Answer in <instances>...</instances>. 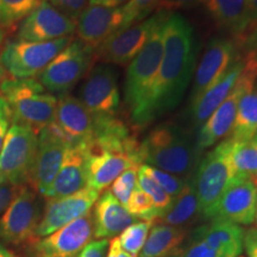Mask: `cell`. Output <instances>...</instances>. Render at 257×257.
<instances>
[{
  "instance_id": "cell-14",
  "label": "cell",
  "mask_w": 257,
  "mask_h": 257,
  "mask_svg": "<svg viewBox=\"0 0 257 257\" xmlns=\"http://www.w3.org/2000/svg\"><path fill=\"white\" fill-rule=\"evenodd\" d=\"M255 82L256 78L243 69L229 95L199 128L197 146L201 153L231 133L240 98L246 91L253 88Z\"/></svg>"
},
{
  "instance_id": "cell-23",
  "label": "cell",
  "mask_w": 257,
  "mask_h": 257,
  "mask_svg": "<svg viewBox=\"0 0 257 257\" xmlns=\"http://www.w3.org/2000/svg\"><path fill=\"white\" fill-rule=\"evenodd\" d=\"M199 3L217 27L232 35L237 46L252 28L245 0H200Z\"/></svg>"
},
{
  "instance_id": "cell-44",
  "label": "cell",
  "mask_w": 257,
  "mask_h": 257,
  "mask_svg": "<svg viewBox=\"0 0 257 257\" xmlns=\"http://www.w3.org/2000/svg\"><path fill=\"white\" fill-rule=\"evenodd\" d=\"M12 125V114L5 99L0 95V138H4Z\"/></svg>"
},
{
  "instance_id": "cell-31",
  "label": "cell",
  "mask_w": 257,
  "mask_h": 257,
  "mask_svg": "<svg viewBox=\"0 0 257 257\" xmlns=\"http://www.w3.org/2000/svg\"><path fill=\"white\" fill-rule=\"evenodd\" d=\"M232 163L236 174L248 176L253 182L257 180V134L245 141L234 143Z\"/></svg>"
},
{
  "instance_id": "cell-7",
  "label": "cell",
  "mask_w": 257,
  "mask_h": 257,
  "mask_svg": "<svg viewBox=\"0 0 257 257\" xmlns=\"http://www.w3.org/2000/svg\"><path fill=\"white\" fill-rule=\"evenodd\" d=\"M94 62L95 50L79 38H73L36 79L50 93L69 94L76 83L89 73Z\"/></svg>"
},
{
  "instance_id": "cell-35",
  "label": "cell",
  "mask_w": 257,
  "mask_h": 257,
  "mask_svg": "<svg viewBox=\"0 0 257 257\" xmlns=\"http://www.w3.org/2000/svg\"><path fill=\"white\" fill-rule=\"evenodd\" d=\"M137 181H138V187L143 189L144 192L152 198V200L157 208V211L160 212V216L165 212L167 208L170 206L173 199L169 197L167 193L156 184L152 178H149L146 173H143L142 170L138 168V175H137ZM159 216V217H160Z\"/></svg>"
},
{
  "instance_id": "cell-57",
  "label": "cell",
  "mask_w": 257,
  "mask_h": 257,
  "mask_svg": "<svg viewBox=\"0 0 257 257\" xmlns=\"http://www.w3.org/2000/svg\"><path fill=\"white\" fill-rule=\"evenodd\" d=\"M239 257H242V256H239Z\"/></svg>"
},
{
  "instance_id": "cell-12",
  "label": "cell",
  "mask_w": 257,
  "mask_h": 257,
  "mask_svg": "<svg viewBox=\"0 0 257 257\" xmlns=\"http://www.w3.org/2000/svg\"><path fill=\"white\" fill-rule=\"evenodd\" d=\"M160 12L140 23L121 28L95 49V61L102 64L125 66L140 53L155 27Z\"/></svg>"
},
{
  "instance_id": "cell-40",
  "label": "cell",
  "mask_w": 257,
  "mask_h": 257,
  "mask_svg": "<svg viewBox=\"0 0 257 257\" xmlns=\"http://www.w3.org/2000/svg\"><path fill=\"white\" fill-rule=\"evenodd\" d=\"M21 188L22 186L11 185L8 182H3L0 185V214L4 213L6 208L16 198V195L18 194V192L21 191Z\"/></svg>"
},
{
  "instance_id": "cell-43",
  "label": "cell",
  "mask_w": 257,
  "mask_h": 257,
  "mask_svg": "<svg viewBox=\"0 0 257 257\" xmlns=\"http://www.w3.org/2000/svg\"><path fill=\"white\" fill-rule=\"evenodd\" d=\"M184 257H217L206 242L194 237V243L189 245V248L186 250Z\"/></svg>"
},
{
  "instance_id": "cell-1",
  "label": "cell",
  "mask_w": 257,
  "mask_h": 257,
  "mask_svg": "<svg viewBox=\"0 0 257 257\" xmlns=\"http://www.w3.org/2000/svg\"><path fill=\"white\" fill-rule=\"evenodd\" d=\"M197 61V43L192 24L170 12L165 28V49L136 127H144L167 112L174 110L184 98Z\"/></svg>"
},
{
  "instance_id": "cell-56",
  "label": "cell",
  "mask_w": 257,
  "mask_h": 257,
  "mask_svg": "<svg viewBox=\"0 0 257 257\" xmlns=\"http://www.w3.org/2000/svg\"><path fill=\"white\" fill-rule=\"evenodd\" d=\"M255 185H256V186H257V180H256V181H255Z\"/></svg>"
},
{
  "instance_id": "cell-21",
  "label": "cell",
  "mask_w": 257,
  "mask_h": 257,
  "mask_svg": "<svg viewBox=\"0 0 257 257\" xmlns=\"http://www.w3.org/2000/svg\"><path fill=\"white\" fill-rule=\"evenodd\" d=\"M124 10L120 8L88 5L76 19L78 38L96 49L111 35L124 28Z\"/></svg>"
},
{
  "instance_id": "cell-47",
  "label": "cell",
  "mask_w": 257,
  "mask_h": 257,
  "mask_svg": "<svg viewBox=\"0 0 257 257\" xmlns=\"http://www.w3.org/2000/svg\"><path fill=\"white\" fill-rule=\"evenodd\" d=\"M128 0H89V5L105 6V8H120L124 6Z\"/></svg>"
},
{
  "instance_id": "cell-29",
  "label": "cell",
  "mask_w": 257,
  "mask_h": 257,
  "mask_svg": "<svg viewBox=\"0 0 257 257\" xmlns=\"http://www.w3.org/2000/svg\"><path fill=\"white\" fill-rule=\"evenodd\" d=\"M230 134L229 138L234 143L245 142L257 134V89L255 86L240 98Z\"/></svg>"
},
{
  "instance_id": "cell-42",
  "label": "cell",
  "mask_w": 257,
  "mask_h": 257,
  "mask_svg": "<svg viewBox=\"0 0 257 257\" xmlns=\"http://www.w3.org/2000/svg\"><path fill=\"white\" fill-rule=\"evenodd\" d=\"M200 0H157L156 12H172L173 10L189 9L199 4Z\"/></svg>"
},
{
  "instance_id": "cell-2",
  "label": "cell",
  "mask_w": 257,
  "mask_h": 257,
  "mask_svg": "<svg viewBox=\"0 0 257 257\" xmlns=\"http://www.w3.org/2000/svg\"><path fill=\"white\" fill-rule=\"evenodd\" d=\"M142 163L189 179L198 168L201 152L192 130L174 123L157 125L141 142Z\"/></svg>"
},
{
  "instance_id": "cell-13",
  "label": "cell",
  "mask_w": 257,
  "mask_h": 257,
  "mask_svg": "<svg viewBox=\"0 0 257 257\" xmlns=\"http://www.w3.org/2000/svg\"><path fill=\"white\" fill-rule=\"evenodd\" d=\"M237 49L238 46L236 42L227 38H214L208 43L195 69L194 83L189 98L191 105L229 72L231 66L239 59Z\"/></svg>"
},
{
  "instance_id": "cell-50",
  "label": "cell",
  "mask_w": 257,
  "mask_h": 257,
  "mask_svg": "<svg viewBox=\"0 0 257 257\" xmlns=\"http://www.w3.org/2000/svg\"><path fill=\"white\" fill-rule=\"evenodd\" d=\"M6 36H8V34H6V32L3 30V28L0 27V46H3V44H4Z\"/></svg>"
},
{
  "instance_id": "cell-34",
  "label": "cell",
  "mask_w": 257,
  "mask_h": 257,
  "mask_svg": "<svg viewBox=\"0 0 257 257\" xmlns=\"http://www.w3.org/2000/svg\"><path fill=\"white\" fill-rule=\"evenodd\" d=\"M140 169L143 173H146L149 178H152L172 199L178 197L179 193L184 188L186 180H182L179 176L163 172V170H160L157 168H154V167L148 165L140 166Z\"/></svg>"
},
{
  "instance_id": "cell-36",
  "label": "cell",
  "mask_w": 257,
  "mask_h": 257,
  "mask_svg": "<svg viewBox=\"0 0 257 257\" xmlns=\"http://www.w3.org/2000/svg\"><path fill=\"white\" fill-rule=\"evenodd\" d=\"M138 168H140V167L137 166L130 167V168L121 173V174L112 182V194L114 195L115 199H117L124 207H126L128 198H130L131 193H133L135 187H136Z\"/></svg>"
},
{
  "instance_id": "cell-55",
  "label": "cell",
  "mask_w": 257,
  "mask_h": 257,
  "mask_svg": "<svg viewBox=\"0 0 257 257\" xmlns=\"http://www.w3.org/2000/svg\"><path fill=\"white\" fill-rule=\"evenodd\" d=\"M3 184V181H2V179H0V185H2Z\"/></svg>"
},
{
  "instance_id": "cell-19",
  "label": "cell",
  "mask_w": 257,
  "mask_h": 257,
  "mask_svg": "<svg viewBox=\"0 0 257 257\" xmlns=\"http://www.w3.org/2000/svg\"><path fill=\"white\" fill-rule=\"evenodd\" d=\"M69 146L86 143L91 140L94 119L81 100L70 94L57 98L55 117L50 123Z\"/></svg>"
},
{
  "instance_id": "cell-10",
  "label": "cell",
  "mask_w": 257,
  "mask_h": 257,
  "mask_svg": "<svg viewBox=\"0 0 257 257\" xmlns=\"http://www.w3.org/2000/svg\"><path fill=\"white\" fill-rule=\"evenodd\" d=\"M94 234L92 211L29 246L30 257H75Z\"/></svg>"
},
{
  "instance_id": "cell-5",
  "label": "cell",
  "mask_w": 257,
  "mask_h": 257,
  "mask_svg": "<svg viewBox=\"0 0 257 257\" xmlns=\"http://www.w3.org/2000/svg\"><path fill=\"white\" fill-rule=\"evenodd\" d=\"M233 142L227 138L200 160L193 176L198 198L199 214L213 219L221 195L234 178L232 163Z\"/></svg>"
},
{
  "instance_id": "cell-26",
  "label": "cell",
  "mask_w": 257,
  "mask_h": 257,
  "mask_svg": "<svg viewBox=\"0 0 257 257\" xmlns=\"http://www.w3.org/2000/svg\"><path fill=\"white\" fill-rule=\"evenodd\" d=\"M243 69L244 64L242 60L238 59L216 85L205 92L194 104L189 105V115H191L193 127L201 126L207 120V118L217 110L218 106L225 100L231 89L233 88Z\"/></svg>"
},
{
  "instance_id": "cell-15",
  "label": "cell",
  "mask_w": 257,
  "mask_h": 257,
  "mask_svg": "<svg viewBox=\"0 0 257 257\" xmlns=\"http://www.w3.org/2000/svg\"><path fill=\"white\" fill-rule=\"evenodd\" d=\"M75 30V19L64 15L46 0L21 22L16 34L18 40L22 41L48 42L72 37Z\"/></svg>"
},
{
  "instance_id": "cell-4",
  "label": "cell",
  "mask_w": 257,
  "mask_h": 257,
  "mask_svg": "<svg viewBox=\"0 0 257 257\" xmlns=\"http://www.w3.org/2000/svg\"><path fill=\"white\" fill-rule=\"evenodd\" d=\"M0 95L8 102L12 124L25 125L38 135L54 120L57 98L47 93L36 78L6 75L0 82Z\"/></svg>"
},
{
  "instance_id": "cell-18",
  "label": "cell",
  "mask_w": 257,
  "mask_h": 257,
  "mask_svg": "<svg viewBox=\"0 0 257 257\" xmlns=\"http://www.w3.org/2000/svg\"><path fill=\"white\" fill-rule=\"evenodd\" d=\"M257 187L248 176L236 174L218 202L213 219L250 225L255 221Z\"/></svg>"
},
{
  "instance_id": "cell-17",
  "label": "cell",
  "mask_w": 257,
  "mask_h": 257,
  "mask_svg": "<svg viewBox=\"0 0 257 257\" xmlns=\"http://www.w3.org/2000/svg\"><path fill=\"white\" fill-rule=\"evenodd\" d=\"M98 198L99 192L85 187L68 197L47 199L42 219L36 229V238L49 236L70 221L88 213Z\"/></svg>"
},
{
  "instance_id": "cell-9",
  "label": "cell",
  "mask_w": 257,
  "mask_h": 257,
  "mask_svg": "<svg viewBox=\"0 0 257 257\" xmlns=\"http://www.w3.org/2000/svg\"><path fill=\"white\" fill-rule=\"evenodd\" d=\"M38 193L24 185L0 217V239L14 245H30L36 240L41 218Z\"/></svg>"
},
{
  "instance_id": "cell-6",
  "label": "cell",
  "mask_w": 257,
  "mask_h": 257,
  "mask_svg": "<svg viewBox=\"0 0 257 257\" xmlns=\"http://www.w3.org/2000/svg\"><path fill=\"white\" fill-rule=\"evenodd\" d=\"M72 40L73 37L48 42L5 40L0 49V64L6 75L12 78H37Z\"/></svg>"
},
{
  "instance_id": "cell-24",
  "label": "cell",
  "mask_w": 257,
  "mask_h": 257,
  "mask_svg": "<svg viewBox=\"0 0 257 257\" xmlns=\"http://www.w3.org/2000/svg\"><path fill=\"white\" fill-rule=\"evenodd\" d=\"M244 230L238 224L227 220L212 219L200 226L195 237L206 242L217 257H239L244 249Z\"/></svg>"
},
{
  "instance_id": "cell-25",
  "label": "cell",
  "mask_w": 257,
  "mask_h": 257,
  "mask_svg": "<svg viewBox=\"0 0 257 257\" xmlns=\"http://www.w3.org/2000/svg\"><path fill=\"white\" fill-rule=\"evenodd\" d=\"M93 214L94 237L106 239L123 232L126 227L137 220L136 217L128 213L111 191H106L95 202Z\"/></svg>"
},
{
  "instance_id": "cell-16",
  "label": "cell",
  "mask_w": 257,
  "mask_h": 257,
  "mask_svg": "<svg viewBox=\"0 0 257 257\" xmlns=\"http://www.w3.org/2000/svg\"><path fill=\"white\" fill-rule=\"evenodd\" d=\"M37 137V153L27 186L44 195L59 173L68 144L51 124L44 127Z\"/></svg>"
},
{
  "instance_id": "cell-41",
  "label": "cell",
  "mask_w": 257,
  "mask_h": 257,
  "mask_svg": "<svg viewBox=\"0 0 257 257\" xmlns=\"http://www.w3.org/2000/svg\"><path fill=\"white\" fill-rule=\"evenodd\" d=\"M108 244L110 242L107 239L93 240L80 251L78 257H106Z\"/></svg>"
},
{
  "instance_id": "cell-38",
  "label": "cell",
  "mask_w": 257,
  "mask_h": 257,
  "mask_svg": "<svg viewBox=\"0 0 257 257\" xmlns=\"http://www.w3.org/2000/svg\"><path fill=\"white\" fill-rule=\"evenodd\" d=\"M238 47L242 48L240 60L244 64V72L257 79V24L250 29Z\"/></svg>"
},
{
  "instance_id": "cell-46",
  "label": "cell",
  "mask_w": 257,
  "mask_h": 257,
  "mask_svg": "<svg viewBox=\"0 0 257 257\" xmlns=\"http://www.w3.org/2000/svg\"><path fill=\"white\" fill-rule=\"evenodd\" d=\"M107 257H133L130 253L125 251L120 246L119 238H113L108 244V256Z\"/></svg>"
},
{
  "instance_id": "cell-32",
  "label": "cell",
  "mask_w": 257,
  "mask_h": 257,
  "mask_svg": "<svg viewBox=\"0 0 257 257\" xmlns=\"http://www.w3.org/2000/svg\"><path fill=\"white\" fill-rule=\"evenodd\" d=\"M153 224L154 223H152V221L147 220L131 224L118 237L121 248L130 253L133 257H137L140 255L141 250L143 249V245L148 237V232H149Z\"/></svg>"
},
{
  "instance_id": "cell-49",
  "label": "cell",
  "mask_w": 257,
  "mask_h": 257,
  "mask_svg": "<svg viewBox=\"0 0 257 257\" xmlns=\"http://www.w3.org/2000/svg\"><path fill=\"white\" fill-rule=\"evenodd\" d=\"M0 257H15V253L6 246L0 244Z\"/></svg>"
},
{
  "instance_id": "cell-20",
  "label": "cell",
  "mask_w": 257,
  "mask_h": 257,
  "mask_svg": "<svg viewBox=\"0 0 257 257\" xmlns=\"http://www.w3.org/2000/svg\"><path fill=\"white\" fill-rule=\"evenodd\" d=\"M87 187L100 193L110 186L121 173L130 167L141 165L128 154L102 149L91 143H85Z\"/></svg>"
},
{
  "instance_id": "cell-22",
  "label": "cell",
  "mask_w": 257,
  "mask_h": 257,
  "mask_svg": "<svg viewBox=\"0 0 257 257\" xmlns=\"http://www.w3.org/2000/svg\"><path fill=\"white\" fill-rule=\"evenodd\" d=\"M87 187L85 143L67 147L62 165L44 198H63Z\"/></svg>"
},
{
  "instance_id": "cell-53",
  "label": "cell",
  "mask_w": 257,
  "mask_h": 257,
  "mask_svg": "<svg viewBox=\"0 0 257 257\" xmlns=\"http://www.w3.org/2000/svg\"><path fill=\"white\" fill-rule=\"evenodd\" d=\"M3 142H4V138H0V152H2V148H3Z\"/></svg>"
},
{
  "instance_id": "cell-52",
  "label": "cell",
  "mask_w": 257,
  "mask_h": 257,
  "mask_svg": "<svg viewBox=\"0 0 257 257\" xmlns=\"http://www.w3.org/2000/svg\"><path fill=\"white\" fill-rule=\"evenodd\" d=\"M257 187V186H256ZM255 220H256V224H257V195H256V214H255Z\"/></svg>"
},
{
  "instance_id": "cell-3",
  "label": "cell",
  "mask_w": 257,
  "mask_h": 257,
  "mask_svg": "<svg viewBox=\"0 0 257 257\" xmlns=\"http://www.w3.org/2000/svg\"><path fill=\"white\" fill-rule=\"evenodd\" d=\"M170 12L161 11L152 34L140 53L128 63L124 85L125 105L136 126L142 114L165 49V28Z\"/></svg>"
},
{
  "instance_id": "cell-39",
  "label": "cell",
  "mask_w": 257,
  "mask_h": 257,
  "mask_svg": "<svg viewBox=\"0 0 257 257\" xmlns=\"http://www.w3.org/2000/svg\"><path fill=\"white\" fill-rule=\"evenodd\" d=\"M48 2L64 15L76 21L83 10L87 8L89 0H48Z\"/></svg>"
},
{
  "instance_id": "cell-33",
  "label": "cell",
  "mask_w": 257,
  "mask_h": 257,
  "mask_svg": "<svg viewBox=\"0 0 257 257\" xmlns=\"http://www.w3.org/2000/svg\"><path fill=\"white\" fill-rule=\"evenodd\" d=\"M125 208L128 211V213L133 214L137 219L152 221V223H154L160 216V212L154 205L152 198L138 186H136L131 193Z\"/></svg>"
},
{
  "instance_id": "cell-54",
  "label": "cell",
  "mask_w": 257,
  "mask_h": 257,
  "mask_svg": "<svg viewBox=\"0 0 257 257\" xmlns=\"http://www.w3.org/2000/svg\"><path fill=\"white\" fill-rule=\"evenodd\" d=\"M255 88L257 89V79H256V82H255Z\"/></svg>"
},
{
  "instance_id": "cell-37",
  "label": "cell",
  "mask_w": 257,
  "mask_h": 257,
  "mask_svg": "<svg viewBox=\"0 0 257 257\" xmlns=\"http://www.w3.org/2000/svg\"><path fill=\"white\" fill-rule=\"evenodd\" d=\"M157 0H128L123 6L124 10V28L147 19L153 12L156 11Z\"/></svg>"
},
{
  "instance_id": "cell-48",
  "label": "cell",
  "mask_w": 257,
  "mask_h": 257,
  "mask_svg": "<svg viewBox=\"0 0 257 257\" xmlns=\"http://www.w3.org/2000/svg\"><path fill=\"white\" fill-rule=\"evenodd\" d=\"M246 6H248V11L251 19L252 27L257 24V0H245Z\"/></svg>"
},
{
  "instance_id": "cell-27",
  "label": "cell",
  "mask_w": 257,
  "mask_h": 257,
  "mask_svg": "<svg viewBox=\"0 0 257 257\" xmlns=\"http://www.w3.org/2000/svg\"><path fill=\"white\" fill-rule=\"evenodd\" d=\"M187 236V231L178 226L155 224L152 226L143 249L137 257H170L180 253V245Z\"/></svg>"
},
{
  "instance_id": "cell-45",
  "label": "cell",
  "mask_w": 257,
  "mask_h": 257,
  "mask_svg": "<svg viewBox=\"0 0 257 257\" xmlns=\"http://www.w3.org/2000/svg\"><path fill=\"white\" fill-rule=\"evenodd\" d=\"M244 246L249 257H257V230L246 231L244 234Z\"/></svg>"
},
{
  "instance_id": "cell-8",
  "label": "cell",
  "mask_w": 257,
  "mask_h": 257,
  "mask_svg": "<svg viewBox=\"0 0 257 257\" xmlns=\"http://www.w3.org/2000/svg\"><path fill=\"white\" fill-rule=\"evenodd\" d=\"M37 136L25 125H11L0 152V179L3 182L16 186L28 185L37 153Z\"/></svg>"
},
{
  "instance_id": "cell-28",
  "label": "cell",
  "mask_w": 257,
  "mask_h": 257,
  "mask_svg": "<svg viewBox=\"0 0 257 257\" xmlns=\"http://www.w3.org/2000/svg\"><path fill=\"white\" fill-rule=\"evenodd\" d=\"M197 214H199L197 193H195L194 181L189 178L186 180L184 188L179 193L178 197L173 199L170 206L154 223L180 226L187 224Z\"/></svg>"
},
{
  "instance_id": "cell-51",
  "label": "cell",
  "mask_w": 257,
  "mask_h": 257,
  "mask_svg": "<svg viewBox=\"0 0 257 257\" xmlns=\"http://www.w3.org/2000/svg\"><path fill=\"white\" fill-rule=\"evenodd\" d=\"M0 49H2V46H0ZM5 76H6V73H5V70L3 69L2 64H0V82H2V80L4 79Z\"/></svg>"
},
{
  "instance_id": "cell-11",
  "label": "cell",
  "mask_w": 257,
  "mask_h": 257,
  "mask_svg": "<svg viewBox=\"0 0 257 257\" xmlns=\"http://www.w3.org/2000/svg\"><path fill=\"white\" fill-rule=\"evenodd\" d=\"M80 100L94 119L117 115L120 94L115 70L108 64L93 67L80 89Z\"/></svg>"
},
{
  "instance_id": "cell-30",
  "label": "cell",
  "mask_w": 257,
  "mask_h": 257,
  "mask_svg": "<svg viewBox=\"0 0 257 257\" xmlns=\"http://www.w3.org/2000/svg\"><path fill=\"white\" fill-rule=\"evenodd\" d=\"M43 2L46 0H0V27L11 34Z\"/></svg>"
}]
</instances>
